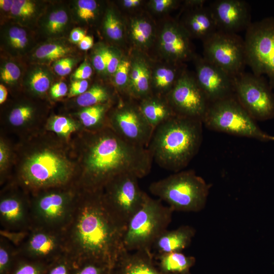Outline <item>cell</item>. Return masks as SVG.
I'll list each match as a JSON object with an SVG mask.
<instances>
[{
  "label": "cell",
  "instance_id": "30",
  "mask_svg": "<svg viewBox=\"0 0 274 274\" xmlns=\"http://www.w3.org/2000/svg\"><path fill=\"white\" fill-rule=\"evenodd\" d=\"M176 71L175 69L167 67H161L157 69L154 74V83L155 87L160 92L172 89L176 81Z\"/></svg>",
  "mask_w": 274,
  "mask_h": 274
},
{
  "label": "cell",
  "instance_id": "27",
  "mask_svg": "<svg viewBox=\"0 0 274 274\" xmlns=\"http://www.w3.org/2000/svg\"><path fill=\"white\" fill-rule=\"evenodd\" d=\"M110 97V93L106 88L100 85H95L78 96L77 103L80 107L86 108L105 104L109 101Z\"/></svg>",
  "mask_w": 274,
  "mask_h": 274
},
{
  "label": "cell",
  "instance_id": "49",
  "mask_svg": "<svg viewBox=\"0 0 274 274\" xmlns=\"http://www.w3.org/2000/svg\"><path fill=\"white\" fill-rule=\"evenodd\" d=\"M91 67L87 63H83L74 73L73 77L76 80H86L92 75Z\"/></svg>",
  "mask_w": 274,
  "mask_h": 274
},
{
  "label": "cell",
  "instance_id": "48",
  "mask_svg": "<svg viewBox=\"0 0 274 274\" xmlns=\"http://www.w3.org/2000/svg\"><path fill=\"white\" fill-rule=\"evenodd\" d=\"M93 64L95 69L99 72L106 70L105 48L97 51L93 57Z\"/></svg>",
  "mask_w": 274,
  "mask_h": 274
},
{
  "label": "cell",
  "instance_id": "31",
  "mask_svg": "<svg viewBox=\"0 0 274 274\" xmlns=\"http://www.w3.org/2000/svg\"><path fill=\"white\" fill-rule=\"evenodd\" d=\"M131 32L133 39L140 45H145L150 39L152 27L149 22L144 19L134 21L131 25Z\"/></svg>",
  "mask_w": 274,
  "mask_h": 274
},
{
  "label": "cell",
  "instance_id": "47",
  "mask_svg": "<svg viewBox=\"0 0 274 274\" xmlns=\"http://www.w3.org/2000/svg\"><path fill=\"white\" fill-rule=\"evenodd\" d=\"M88 88V82L86 80H76L71 86L68 97H72L80 95L85 92Z\"/></svg>",
  "mask_w": 274,
  "mask_h": 274
},
{
  "label": "cell",
  "instance_id": "32",
  "mask_svg": "<svg viewBox=\"0 0 274 274\" xmlns=\"http://www.w3.org/2000/svg\"><path fill=\"white\" fill-rule=\"evenodd\" d=\"M48 127L56 134L64 137H68L75 131L77 126L71 119L64 116H55L50 121Z\"/></svg>",
  "mask_w": 274,
  "mask_h": 274
},
{
  "label": "cell",
  "instance_id": "56",
  "mask_svg": "<svg viewBox=\"0 0 274 274\" xmlns=\"http://www.w3.org/2000/svg\"><path fill=\"white\" fill-rule=\"evenodd\" d=\"M8 91L7 88L3 84L0 85V104L4 102L7 97Z\"/></svg>",
  "mask_w": 274,
  "mask_h": 274
},
{
  "label": "cell",
  "instance_id": "18",
  "mask_svg": "<svg viewBox=\"0 0 274 274\" xmlns=\"http://www.w3.org/2000/svg\"><path fill=\"white\" fill-rule=\"evenodd\" d=\"M189 37L182 27L175 24L169 25L161 33V48L173 60H186L192 55Z\"/></svg>",
  "mask_w": 274,
  "mask_h": 274
},
{
  "label": "cell",
  "instance_id": "41",
  "mask_svg": "<svg viewBox=\"0 0 274 274\" xmlns=\"http://www.w3.org/2000/svg\"><path fill=\"white\" fill-rule=\"evenodd\" d=\"M97 4L93 0H79L77 2V13L80 18L88 21L95 16Z\"/></svg>",
  "mask_w": 274,
  "mask_h": 274
},
{
  "label": "cell",
  "instance_id": "2",
  "mask_svg": "<svg viewBox=\"0 0 274 274\" xmlns=\"http://www.w3.org/2000/svg\"><path fill=\"white\" fill-rule=\"evenodd\" d=\"M101 191L88 193L80 208L73 228V239L80 256L74 263L93 260L113 266L123 249L125 228L119 225L105 207Z\"/></svg>",
  "mask_w": 274,
  "mask_h": 274
},
{
  "label": "cell",
  "instance_id": "42",
  "mask_svg": "<svg viewBox=\"0 0 274 274\" xmlns=\"http://www.w3.org/2000/svg\"><path fill=\"white\" fill-rule=\"evenodd\" d=\"M130 67L129 61L122 60L115 73V83L121 89L125 88L127 85Z\"/></svg>",
  "mask_w": 274,
  "mask_h": 274
},
{
  "label": "cell",
  "instance_id": "11",
  "mask_svg": "<svg viewBox=\"0 0 274 274\" xmlns=\"http://www.w3.org/2000/svg\"><path fill=\"white\" fill-rule=\"evenodd\" d=\"M203 42L206 60L232 76L244 72L246 55L244 39L241 36L217 31Z\"/></svg>",
  "mask_w": 274,
  "mask_h": 274
},
{
  "label": "cell",
  "instance_id": "13",
  "mask_svg": "<svg viewBox=\"0 0 274 274\" xmlns=\"http://www.w3.org/2000/svg\"><path fill=\"white\" fill-rule=\"evenodd\" d=\"M108 124L124 141L146 148L154 130L143 115L139 107L128 104L115 110L108 118Z\"/></svg>",
  "mask_w": 274,
  "mask_h": 274
},
{
  "label": "cell",
  "instance_id": "4",
  "mask_svg": "<svg viewBox=\"0 0 274 274\" xmlns=\"http://www.w3.org/2000/svg\"><path fill=\"white\" fill-rule=\"evenodd\" d=\"M210 186L193 170L175 173L152 182L149 191L173 211L198 212L206 206Z\"/></svg>",
  "mask_w": 274,
  "mask_h": 274
},
{
  "label": "cell",
  "instance_id": "40",
  "mask_svg": "<svg viewBox=\"0 0 274 274\" xmlns=\"http://www.w3.org/2000/svg\"><path fill=\"white\" fill-rule=\"evenodd\" d=\"M46 274H74V264L72 260L58 259L47 266Z\"/></svg>",
  "mask_w": 274,
  "mask_h": 274
},
{
  "label": "cell",
  "instance_id": "14",
  "mask_svg": "<svg viewBox=\"0 0 274 274\" xmlns=\"http://www.w3.org/2000/svg\"><path fill=\"white\" fill-rule=\"evenodd\" d=\"M195 63L196 80L210 103L234 95L233 76L204 57Z\"/></svg>",
  "mask_w": 274,
  "mask_h": 274
},
{
  "label": "cell",
  "instance_id": "23",
  "mask_svg": "<svg viewBox=\"0 0 274 274\" xmlns=\"http://www.w3.org/2000/svg\"><path fill=\"white\" fill-rule=\"evenodd\" d=\"M58 242L55 236L45 232L33 233L27 243L29 254L34 258H44L51 256L56 250Z\"/></svg>",
  "mask_w": 274,
  "mask_h": 274
},
{
  "label": "cell",
  "instance_id": "29",
  "mask_svg": "<svg viewBox=\"0 0 274 274\" xmlns=\"http://www.w3.org/2000/svg\"><path fill=\"white\" fill-rule=\"evenodd\" d=\"M70 49L64 46L53 43L41 46L36 51V57L42 60H53L64 58Z\"/></svg>",
  "mask_w": 274,
  "mask_h": 274
},
{
  "label": "cell",
  "instance_id": "52",
  "mask_svg": "<svg viewBox=\"0 0 274 274\" xmlns=\"http://www.w3.org/2000/svg\"><path fill=\"white\" fill-rule=\"evenodd\" d=\"M176 3L172 0H154L152 2L154 9L159 12H163L174 6Z\"/></svg>",
  "mask_w": 274,
  "mask_h": 274
},
{
  "label": "cell",
  "instance_id": "17",
  "mask_svg": "<svg viewBox=\"0 0 274 274\" xmlns=\"http://www.w3.org/2000/svg\"><path fill=\"white\" fill-rule=\"evenodd\" d=\"M71 197L66 193L50 192L41 196L36 201L37 216L46 223L55 224L67 218L70 211Z\"/></svg>",
  "mask_w": 274,
  "mask_h": 274
},
{
  "label": "cell",
  "instance_id": "46",
  "mask_svg": "<svg viewBox=\"0 0 274 274\" xmlns=\"http://www.w3.org/2000/svg\"><path fill=\"white\" fill-rule=\"evenodd\" d=\"M106 70L110 74L115 73L120 62L118 56L112 51L105 48Z\"/></svg>",
  "mask_w": 274,
  "mask_h": 274
},
{
  "label": "cell",
  "instance_id": "3",
  "mask_svg": "<svg viewBox=\"0 0 274 274\" xmlns=\"http://www.w3.org/2000/svg\"><path fill=\"white\" fill-rule=\"evenodd\" d=\"M202 123L200 119L175 115L160 124L147 148L153 160L175 173L186 167L200 146Z\"/></svg>",
  "mask_w": 274,
  "mask_h": 274
},
{
  "label": "cell",
  "instance_id": "21",
  "mask_svg": "<svg viewBox=\"0 0 274 274\" xmlns=\"http://www.w3.org/2000/svg\"><path fill=\"white\" fill-rule=\"evenodd\" d=\"M143 115L154 129L176 115L168 102L159 97H147L139 106Z\"/></svg>",
  "mask_w": 274,
  "mask_h": 274
},
{
  "label": "cell",
  "instance_id": "28",
  "mask_svg": "<svg viewBox=\"0 0 274 274\" xmlns=\"http://www.w3.org/2000/svg\"><path fill=\"white\" fill-rule=\"evenodd\" d=\"M73 264L74 274H107L112 267L107 263L93 260H84Z\"/></svg>",
  "mask_w": 274,
  "mask_h": 274
},
{
  "label": "cell",
  "instance_id": "58",
  "mask_svg": "<svg viewBox=\"0 0 274 274\" xmlns=\"http://www.w3.org/2000/svg\"><path fill=\"white\" fill-rule=\"evenodd\" d=\"M111 269L112 268L110 269V270L108 272L107 274H112Z\"/></svg>",
  "mask_w": 274,
  "mask_h": 274
},
{
  "label": "cell",
  "instance_id": "25",
  "mask_svg": "<svg viewBox=\"0 0 274 274\" xmlns=\"http://www.w3.org/2000/svg\"><path fill=\"white\" fill-rule=\"evenodd\" d=\"M109 106L106 104L84 108L80 113V119L83 126L96 131L108 126L105 120L106 113Z\"/></svg>",
  "mask_w": 274,
  "mask_h": 274
},
{
  "label": "cell",
  "instance_id": "19",
  "mask_svg": "<svg viewBox=\"0 0 274 274\" xmlns=\"http://www.w3.org/2000/svg\"><path fill=\"white\" fill-rule=\"evenodd\" d=\"M195 232V229L189 225L166 230L157 238L151 250L154 249L156 255L181 252L189 246Z\"/></svg>",
  "mask_w": 274,
  "mask_h": 274
},
{
  "label": "cell",
  "instance_id": "55",
  "mask_svg": "<svg viewBox=\"0 0 274 274\" xmlns=\"http://www.w3.org/2000/svg\"><path fill=\"white\" fill-rule=\"evenodd\" d=\"M14 4V0H1L0 7L4 11H9L11 10Z\"/></svg>",
  "mask_w": 274,
  "mask_h": 274
},
{
  "label": "cell",
  "instance_id": "54",
  "mask_svg": "<svg viewBox=\"0 0 274 274\" xmlns=\"http://www.w3.org/2000/svg\"><path fill=\"white\" fill-rule=\"evenodd\" d=\"M93 40L91 37L86 36L79 43V46L81 49L87 50L93 46Z\"/></svg>",
  "mask_w": 274,
  "mask_h": 274
},
{
  "label": "cell",
  "instance_id": "38",
  "mask_svg": "<svg viewBox=\"0 0 274 274\" xmlns=\"http://www.w3.org/2000/svg\"><path fill=\"white\" fill-rule=\"evenodd\" d=\"M36 10L35 4L27 0H14L11 12L14 16L26 18L32 16Z\"/></svg>",
  "mask_w": 274,
  "mask_h": 274
},
{
  "label": "cell",
  "instance_id": "50",
  "mask_svg": "<svg viewBox=\"0 0 274 274\" xmlns=\"http://www.w3.org/2000/svg\"><path fill=\"white\" fill-rule=\"evenodd\" d=\"M67 92V87L63 82H59L54 84L51 88L50 93L54 98H58L65 96Z\"/></svg>",
  "mask_w": 274,
  "mask_h": 274
},
{
  "label": "cell",
  "instance_id": "10",
  "mask_svg": "<svg viewBox=\"0 0 274 274\" xmlns=\"http://www.w3.org/2000/svg\"><path fill=\"white\" fill-rule=\"evenodd\" d=\"M234 95L254 119H264L274 114V95L262 76L245 72L233 76Z\"/></svg>",
  "mask_w": 274,
  "mask_h": 274
},
{
  "label": "cell",
  "instance_id": "5",
  "mask_svg": "<svg viewBox=\"0 0 274 274\" xmlns=\"http://www.w3.org/2000/svg\"><path fill=\"white\" fill-rule=\"evenodd\" d=\"M173 212L161 200L147 194L142 207L127 224L122 241L124 249L129 252L152 251L157 238L167 230Z\"/></svg>",
  "mask_w": 274,
  "mask_h": 274
},
{
  "label": "cell",
  "instance_id": "43",
  "mask_svg": "<svg viewBox=\"0 0 274 274\" xmlns=\"http://www.w3.org/2000/svg\"><path fill=\"white\" fill-rule=\"evenodd\" d=\"M20 76V70L14 63H6L1 72V79L6 83H10L16 81Z\"/></svg>",
  "mask_w": 274,
  "mask_h": 274
},
{
  "label": "cell",
  "instance_id": "36",
  "mask_svg": "<svg viewBox=\"0 0 274 274\" xmlns=\"http://www.w3.org/2000/svg\"><path fill=\"white\" fill-rule=\"evenodd\" d=\"M104 27L106 34L110 39L119 40L122 38V26L112 12H110L107 14Z\"/></svg>",
  "mask_w": 274,
  "mask_h": 274
},
{
  "label": "cell",
  "instance_id": "9",
  "mask_svg": "<svg viewBox=\"0 0 274 274\" xmlns=\"http://www.w3.org/2000/svg\"><path fill=\"white\" fill-rule=\"evenodd\" d=\"M72 172L71 162L64 155L49 149L29 155L21 169L26 183L38 187L62 184L70 179Z\"/></svg>",
  "mask_w": 274,
  "mask_h": 274
},
{
  "label": "cell",
  "instance_id": "15",
  "mask_svg": "<svg viewBox=\"0 0 274 274\" xmlns=\"http://www.w3.org/2000/svg\"><path fill=\"white\" fill-rule=\"evenodd\" d=\"M209 7L218 31L237 34L252 23L250 8L245 1L216 0Z\"/></svg>",
  "mask_w": 274,
  "mask_h": 274
},
{
  "label": "cell",
  "instance_id": "1",
  "mask_svg": "<svg viewBox=\"0 0 274 274\" xmlns=\"http://www.w3.org/2000/svg\"><path fill=\"white\" fill-rule=\"evenodd\" d=\"M83 159L89 191H100L115 177L132 174L139 179L148 175L153 159L147 148L127 142L109 126L87 135Z\"/></svg>",
  "mask_w": 274,
  "mask_h": 274
},
{
  "label": "cell",
  "instance_id": "22",
  "mask_svg": "<svg viewBox=\"0 0 274 274\" xmlns=\"http://www.w3.org/2000/svg\"><path fill=\"white\" fill-rule=\"evenodd\" d=\"M158 268L166 274H191L190 269L195 264V258L181 252L154 255Z\"/></svg>",
  "mask_w": 274,
  "mask_h": 274
},
{
  "label": "cell",
  "instance_id": "34",
  "mask_svg": "<svg viewBox=\"0 0 274 274\" xmlns=\"http://www.w3.org/2000/svg\"><path fill=\"white\" fill-rule=\"evenodd\" d=\"M29 84L35 92L42 94L49 89L50 79L46 72L42 70H37L31 73L29 79Z\"/></svg>",
  "mask_w": 274,
  "mask_h": 274
},
{
  "label": "cell",
  "instance_id": "16",
  "mask_svg": "<svg viewBox=\"0 0 274 274\" xmlns=\"http://www.w3.org/2000/svg\"><path fill=\"white\" fill-rule=\"evenodd\" d=\"M112 274H166L158 267L151 250L121 251L115 261Z\"/></svg>",
  "mask_w": 274,
  "mask_h": 274
},
{
  "label": "cell",
  "instance_id": "7",
  "mask_svg": "<svg viewBox=\"0 0 274 274\" xmlns=\"http://www.w3.org/2000/svg\"><path fill=\"white\" fill-rule=\"evenodd\" d=\"M139 179L132 174H121L110 180L101 191L105 207L125 229L130 219L142 207L147 195L140 188Z\"/></svg>",
  "mask_w": 274,
  "mask_h": 274
},
{
  "label": "cell",
  "instance_id": "44",
  "mask_svg": "<svg viewBox=\"0 0 274 274\" xmlns=\"http://www.w3.org/2000/svg\"><path fill=\"white\" fill-rule=\"evenodd\" d=\"M12 270L10 252L4 246L0 248V274H10Z\"/></svg>",
  "mask_w": 274,
  "mask_h": 274
},
{
  "label": "cell",
  "instance_id": "8",
  "mask_svg": "<svg viewBox=\"0 0 274 274\" xmlns=\"http://www.w3.org/2000/svg\"><path fill=\"white\" fill-rule=\"evenodd\" d=\"M247 65L257 76L266 75L274 89V17L252 22L244 39Z\"/></svg>",
  "mask_w": 274,
  "mask_h": 274
},
{
  "label": "cell",
  "instance_id": "6",
  "mask_svg": "<svg viewBox=\"0 0 274 274\" xmlns=\"http://www.w3.org/2000/svg\"><path fill=\"white\" fill-rule=\"evenodd\" d=\"M254 120L233 95L210 103L202 121L214 131L262 141L274 140Z\"/></svg>",
  "mask_w": 274,
  "mask_h": 274
},
{
  "label": "cell",
  "instance_id": "37",
  "mask_svg": "<svg viewBox=\"0 0 274 274\" xmlns=\"http://www.w3.org/2000/svg\"><path fill=\"white\" fill-rule=\"evenodd\" d=\"M47 266L40 262L23 261L18 263L10 274H46Z\"/></svg>",
  "mask_w": 274,
  "mask_h": 274
},
{
  "label": "cell",
  "instance_id": "53",
  "mask_svg": "<svg viewBox=\"0 0 274 274\" xmlns=\"http://www.w3.org/2000/svg\"><path fill=\"white\" fill-rule=\"evenodd\" d=\"M85 36L84 30L80 28H75L71 33L70 39L74 43H79Z\"/></svg>",
  "mask_w": 274,
  "mask_h": 274
},
{
  "label": "cell",
  "instance_id": "35",
  "mask_svg": "<svg viewBox=\"0 0 274 274\" xmlns=\"http://www.w3.org/2000/svg\"><path fill=\"white\" fill-rule=\"evenodd\" d=\"M68 20L67 13L63 10L52 12L49 16L47 29L50 33L56 34L64 29Z\"/></svg>",
  "mask_w": 274,
  "mask_h": 274
},
{
  "label": "cell",
  "instance_id": "33",
  "mask_svg": "<svg viewBox=\"0 0 274 274\" xmlns=\"http://www.w3.org/2000/svg\"><path fill=\"white\" fill-rule=\"evenodd\" d=\"M33 113L32 107L26 105L20 106L11 111L9 116V121L14 126H22L32 119Z\"/></svg>",
  "mask_w": 274,
  "mask_h": 274
},
{
  "label": "cell",
  "instance_id": "51",
  "mask_svg": "<svg viewBox=\"0 0 274 274\" xmlns=\"http://www.w3.org/2000/svg\"><path fill=\"white\" fill-rule=\"evenodd\" d=\"M9 152L8 148L1 141L0 143V168L3 171L6 167L9 162Z\"/></svg>",
  "mask_w": 274,
  "mask_h": 274
},
{
  "label": "cell",
  "instance_id": "20",
  "mask_svg": "<svg viewBox=\"0 0 274 274\" xmlns=\"http://www.w3.org/2000/svg\"><path fill=\"white\" fill-rule=\"evenodd\" d=\"M182 27L189 36L202 39L203 41L218 31L210 9L204 6L196 8L189 13Z\"/></svg>",
  "mask_w": 274,
  "mask_h": 274
},
{
  "label": "cell",
  "instance_id": "26",
  "mask_svg": "<svg viewBox=\"0 0 274 274\" xmlns=\"http://www.w3.org/2000/svg\"><path fill=\"white\" fill-rule=\"evenodd\" d=\"M0 214L5 223L14 225L21 222L24 218L25 210L22 202L18 198L9 197L0 202Z\"/></svg>",
  "mask_w": 274,
  "mask_h": 274
},
{
  "label": "cell",
  "instance_id": "39",
  "mask_svg": "<svg viewBox=\"0 0 274 274\" xmlns=\"http://www.w3.org/2000/svg\"><path fill=\"white\" fill-rule=\"evenodd\" d=\"M8 40L11 45L15 49L24 48L27 43L28 38L26 31L20 27L13 26L8 31Z\"/></svg>",
  "mask_w": 274,
  "mask_h": 274
},
{
  "label": "cell",
  "instance_id": "24",
  "mask_svg": "<svg viewBox=\"0 0 274 274\" xmlns=\"http://www.w3.org/2000/svg\"><path fill=\"white\" fill-rule=\"evenodd\" d=\"M149 71L141 61L134 63L130 75L129 92L136 98L144 99L150 93Z\"/></svg>",
  "mask_w": 274,
  "mask_h": 274
},
{
  "label": "cell",
  "instance_id": "57",
  "mask_svg": "<svg viewBox=\"0 0 274 274\" xmlns=\"http://www.w3.org/2000/svg\"><path fill=\"white\" fill-rule=\"evenodd\" d=\"M141 3L140 0H124L123 5L126 8H133L138 6Z\"/></svg>",
  "mask_w": 274,
  "mask_h": 274
},
{
  "label": "cell",
  "instance_id": "45",
  "mask_svg": "<svg viewBox=\"0 0 274 274\" xmlns=\"http://www.w3.org/2000/svg\"><path fill=\"white\" fill-rule=\"evenodd\" d=\"M74 61L70 58L64 57L58 60L54 65V71L59 76L68 75L72 71Z\"/></svg>",
  "mask_w": 274,
  "mask_h": 274
},
{
  "label": "cell",
  "instance_id": "12",
  "mask_svg": "<svg viewBox=\"0 0 274 274\" xmlns=\"http://www.w3.org/2000/svg\"><path fill=\"white\" fill-rule=\"evenodd\" d=\"M166 98L176 115L201 121L210 104L195 78L186 73L181 75Z\"/></svg>",
  "mask_w": 274,
  "mask_h": 274
}]
</instances>
